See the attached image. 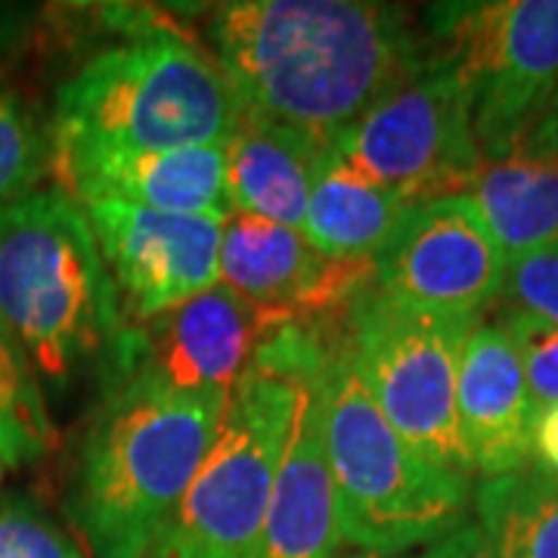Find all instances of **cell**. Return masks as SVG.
<instances>
[{
    "instance_id": "obj_1",
    "label": "cell",
    "mask_w": 558,
    "mask_h": 558,
    "mask_svg": "<svg viewBox=\"0 0 558 558\" xmlns=\"http://www.w3.org/2000/svg\"><path fill=\"white\" fill-rule=\"evenodd\" d=\"M208 38L245 112L323 146L435 57L407 10L357 0L220 3Z\"/></svg>"
},
{
    "instance_id": "obj_2",
    "label": "cell",
    "mask_w": 558,
    "mask_h": 558,
    "mask_svg": "<svg viewBox=\"0 0 558 558\" xmlns=\"http://www.w3.org/2000/svg\"><path fill=\"white\" fill-rule=\"evenodd\" d=\"M223 407L227 398L140 381L102 388L65 497L94 558H149L218 435Z\"/></svg>"
},
{
    "instance_id": "obj_3",
    "label": "cell",
    "mask_w": 558,
    "mask_h": 558,
    "mask_svg": "<svg viewBox=\"0 0 558 558\" xmlns=\"http://www.w3.org/2000/svg\"><path fill=\"white\" fill-rule=\"evenodd\" d=\"M0 323L57 395L106 379L128 319L81 202L38 190L0 208Z\"/></svg>"
},
{
    "instance_id": "obj_4",
    "label": "cell",
    "mask_w": 558,
    "mask_h": 558,
    "mask_svg": "<svg viewBox=\"0 0 558 558\" xmlns=\"http://www.w3.org/2000/svg\"><path fill=\"white\" fill-rule=\"evenodd\" d=\"M326 326L286 319L267 332L149 558H255L299 381L323 357Z\"/></svg>"
},
{
    "instance_id": "obj_5",
    "label": "cell",
    "mask_w": 558,
    "mask_h": 558,
    "mask_svg": "<svg viewBox=\"0 0 558 558\" xmlns=\"http://www.w3.org/2000/svg\"><path fill=\"white\" fill-rule=\"evenodd\" d=\"M242 119L233 87L168 22L106 47L57 90V153L227 146Z\"/></svg>"
},
{
    "instance_id": "obj_6",
    "label": "cell",
    "mask_w": 558,
    "mask_h": 558,
    "mask_svg": "<svg viewBox=\"0 0 558 558\" xmlns=\"http://www.w3.org/2000/svg\"><path fill=\"white\" fill-rule=\"evenodd\" d=\"M323 444L339 499L341 539L395 558L432 546L465 521L469 478L416 453L366 395L341 341V317L326 326L314 376Z\"/></svg>"
},
{
    "instance_id": "obj_7",
    "label": "cell",
    "mask_w": 558,
    "mask_h": 558,
    "mask_svg": "<svg viewBox=\"0 0 558 558\" xmlns=\"http://www.w3.org/2000/svg\"><path fill=\"white\" fill-rule=\"evenodd\" d=\"M481 319L416 311L376 282L341 314V341L366 395L416 453L472 478L459 432V360Z\"/></svg>"
},
{
    "instance_id": "obj_8",
    "label": "cell",
    "mask_w": 558,
    "mask_h": 558,
    "mask_svg": "<svg viewBox=\"0 0 558 558\" xmlns=\"http://www.w3.org/2000/svg\"><path fill=\"white\" fill-rule=\"evenodd\" d=\"M422 22L469 94L481 159L515 149L558 87V0L435 3Z\"/></svg>"
},
{
    "instance_id": "obj_9",
    "label": "cell",
    "mask_w": 558,
    "mask_h": 558,
    "mask_svg": "<svg viewBox=\"0 0 558 558\" xmlns=\"http://www.w3.org/2000/svg\"><path fill=\"white\" fill-rule=\"evenodd\" d=\"M326 146L407 205L469 196L481 165L469 94L438 53Z\"/></svg>"
},
{
    "instance_id": "obj_10",
    "label": "cell",
    "mask_w": 558,
    "mask_h": 558,
    "mask_svg": "<svg viewBox=\"0 0 558 558\" xmlns=\"http://www.w3.org/2000/svg\"><path fill=\"white\" fill-rule=\"evenodd\" d=\"M282 319L295 317L260 307L218 282L171 311L128 323L100 391L140 381L171 395L230 398L260 341Z\"/></svg>"
},
{
    "instance_id": "obj_11",
    "label": "cell",
    "mask_w": 558,
    "mask_h": 558,
    "mask_svg": "<svg viewBox=\"0 0 558 558\" xmlns=\"http://www.w3.org/2000/svg\"><path fill=\"white\" fill-rule=\"evenodd\" d=\"M506 255L469 196L413 205L373 258L376 289L416 311L481 319L502 295Z\"/></svg>"
},
{
    "instance_id": "obj_12",
    "label": "cell",
    "mask_w": 558,
    "mask_h": 558,
    "mask_svg": "<svg viewBox=\"0 0 558 558\" xmlns=\"http://www.w3.org/2000/svg\"><path fill=\"white\" fill-rule=\"evenodd\" d=\"M81 208L116 279L128 323L171 311L220 282V236L227 220L161 215L119 202H90Z\"/></svg>"
},
{
    "instance_id": "obj_13",
    "label": "cell",
    "mask_w": 558,
    "mask_h": 558,
    "mask_svg": "<svg viewBox=\"0 0 558 558\" xmlns=\"http://www.w3.org/2000/svg\"><path fill=\"white\" fill-rule=\"evenodd\" d=\"M220 282L295 319H336L376 282L373 258L319 252L299 230L233 215L220 236Z\"/></svg>"
},
{
    "instance_id": "obj_14",
    "label": "cell",
    "mask_w": 558,
    "mask_h": 558,
    "mask_svg": "<svg viewBox=\"0 0 558 558\" xmlns=\"http://www.w3.org/2000/svg\"><path fill=\"white\" fill-rule=\"evenodd\" d=\"M65 193L81 205L119 202L161 215L230 220L223 146L134 149V153H57Z\"/></svg>"
},
{
    "instance_id": "obj_15",
    "label": "cell",
    "mask_w": 558,
    "mask_h": 558,
    "mask_svg": "<svg viewBox=\"0 0 558 558\" xmlns=\"http://www.w3.org/2000/svg\"><path fill=\"white\" fill-rule=\"evenodd\" d=\"M457 413L472 475L499 478L531 465L537 407L519 351L499 323H478L465 339Z\"/></svg>"
},
{
    "instance_id": "obj_16",
    "label": "cell",
    "mask_w": 558,
    "mask_h": 558,
    "mask_svg": "<svg viewBox=\"0 0 558 558\" xmlns=\"http://www.w3.org/2000/svg\"><path fill=\"white\" fill-rule=\"evenodd\" d=\"M319 363L323 357L299 381L255 558H336L341 543L339 499L314 391Z\"/></svg>"
},
{
    "instance_id": "obj_17",
    "label": "cell",
    "mask_w": 558,
    "mask_h": 558,
    "mask_svg": "<svg viewBox=\"0 0 558 558\" xmlns=\"http://www.w3.org/2000/svg\"><path fill=\"white\" fill-rule=\"evenodd\" d=\"M319 153L323 143L311 134L242 109L240 124L223 146L227 190L236 215L304 233Z\"/></svg>"
},
{
    "instance_id": "obj_18",
    "label": "cell",
    "mask_w": 558,
    "mask_h": 558,
    "mask_svg": "<svg viewBox=\"0 0 558 558\" xmlns=\"http://www.w3.org/2000/svg\"><path fill=\"white\" fill-rule=\"evenodd\" d=\"M506 260L558 242V149L519 143L506 156L481 159L469 186Z\"/></svg>"
},
{
    "instance_id": "obj_19",
    "label": "cell",
    "mask_w": 558,
    "mask_h": 558,
    "mask_svg": "<svg viewBox=\"0 0 558 558\" xmlns=\"http://www.w3.org/2000/svg\"><path fill=\"white\" fill-rule=\"evenodd\" d=\"M410 208L413 205L357 174L329 146H323L307 202L304 236L326 255L376 258Z\"/></svg>"
},
{
    "instance_id": "obj_20",
    "label": "cell",
    "mask_w": 558,
    "mask_h": 558,
    "mask_svg": "<svg viewBox=\"0 0 558 558\" xmlns=\"http://www.w3.org/2000/svg\"><path fill=\"white\" fill-rule=\"evenodd\" d=\"M475 524L499 558H558V478L537 465L484 478Z\"/></svg>"
},
{
    "instance_id": "obj_21",
    "label": "cell",
    "mask_w": 558,
    "mask_h": 558,
    "mask_svg": "<svg viewBox=\"0 0 558 558\" xmlns=\"http://www.w3.org/2000/svg\"><path fill=\"white\" fill-rule=\"evenodd\" d=\"M57 428L47 413L44 385L20 341L0 323V462L32 465L50 453Z\"/></svg>"
},
{
    "instance_id": "obj_22",
    "label": "cell",
    "mask_w": 558,
    "mask_h": 558,
    "mask_svg": "<svg viewBox=\"0 0 558 558\" xmlns=\"http://www.w3.org/2000/svg\"><path fill=\"white\" fill-rule=\"evenodd\" d=\"M53 168V128H44L20 90L0 84V208L38 193Z\"/></svg>"
},
{
    "instance_id": "obj_23",
    "label": "cell",
    "mask_w": 558,
    "mask_h": 558,
    "mask_svg": "<svg viewBox=\"0 0 558 558\" xmlns=\"http://www.w3.org/2000/svg\"><path fill=\"white\" fill-rule=\"evenodd\" d=\"M0 558H87L78 539L28 497L0 499Z\"/></svg>"
},
{
    "instance_id": "obj_24",
    "label": "cell",
    "mask_w": 558,
    "mask_h": 558,
    "mask_svg": "<svg viewBox=\"0 0 558 558\" xmlns=\"http://www.w3.org/2000/svg\"><path fill=\"white\" fill-rule=\"evenodd\" d=\"M497 323L509 332L519 351L521 369L537 413L558 407V326L524 317L515 311H502Z\"/></svg>"
},
{
    "instance_id": "obj_25",
    "label": "cell",
    "mask_w": 558,
    "mask_h": 558,
    "mask_svg": "<svg viewBox=\"0 0 558 558\" xmlns=\"http://www.w3.org/2000/svg\"><path fill=\"white\" fill-rule=\"evenodd\" d=\"M502 295L509 299L506 311L558 326V242L509 260Z\"/></svg>"
},
{
    "instance_id": "obj_26",
    "label": "cell",
    "mask_w": 558,
    "mask_h": 558,
    "mask_svg": "<svg viewBox=\"0 0 558 558\" xmlns=\"http://www.w3.org/2000/svg\"><path fill=\"white\" fill-rule=\"evenodd\" d=\"M418 558H499L475 521H462L453 531L422 549Z\"/></svg>"
},
{
    "instance_id": "obj_27",
    "label": "cell",
    "mask_w": 558,
    "mask_h": 558,
    "mask_svg": "<svg viewBox=\"0 0 558 558\" xmlns=\"http://www.w3.org/2000/svg\"><path fill=\"white\" fill-rule=\"evenodd\" d=\"M531 462L558 478V407L539 410L531 440Z\"/></svg>"
},
{
    "instance_id": "obj_28",
    "label": "cell",
    "mask_w": 558,
    "mask_h": 558,
    "mask_svg": "<svg viewBox=\"0 0 558 558\" xmlns=\"http://www.w3.org/2000/svg\"><path fill=\"white\" fill-rule=\"evenodd\" d=\"M25 38V13L20 7H0V60L10 57Z\"/></svg>"
},
{
    "instance_id": "obj_29",
    "label": "cell",
    "mask_w": 558,
    "mask_h": 558,
    "mask_svg": "<svg viewBox=\"0 0 558 558\" xmlns=\"http://www.w3.org/2000/svg\"><path fill=\"white\" fill-rule=\"evenodd\" d=\"M531 146H546V149H558V87L553 94V100L546 106V112L539 116V121L531 128V134L521 140Z\"/></svg>"
},
{
    "instance_id": "obj_30",
    "label": "cell",
    "mask_w": 558,
    "mask_h": 558,
    "mask_svg": "<svg viewBox=\"0 0 558 558\" xmlns=\"http://www.w3.org/2000/svg\"><path fill=\"white\" fill-rule=\"evenodd\" d=\"M348 558H385V556H373V553H357V556H348Z\"/></svg>"
},
{
    "instance_id": "obj_31",
    "label": "cell",
    "mask_w": 558,
    "mask_h": 558,
    "mask_svg": "<svg viewBox=\"0 0 558 558\" xmlns=\"http://www.w3.org/2000/svg\"><path fill=\"white\" fill-rule=\"evenodd\" d=\"M3 469H7V465H3V462H0V478H3Z\"/></svg>"
}]
</instances>
